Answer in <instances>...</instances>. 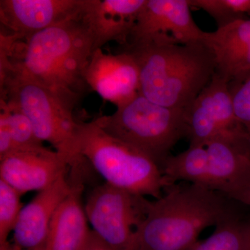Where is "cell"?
<instances>
[{
	"instance_id": "cell-2",
	"label": "cell",
	"mask_w": 250,
	"mask_h": 250,
	"mask_svg": "<svg viewBox=\"0 0 250 250\" xmlns=\"http://www.w3.org/2000/svg\"><path fill=\"white\" fill-rule=\"evenodd\" d=\"M123 51L137 64L139 93L174 109L187 111L215 72L213 54L202 42L180 45L145 38L130 41Z\"/></svg>"
},
{
	"instance_id": "cell-3",
	"label": "cell",
	"mask_w": 250,
	"mask_h": 250,
	"mask_svg": "<svg viewBox=\"0 0 250 250\" xmlns=\"http://www.w3.org/2000/svg\"><path fill=\"white\" fill-rule=\"evenodd\" d=\"M233 200L197 184H173L149 201L135 233L134 250H188L205 229L238 210Z\"/></svg>"
},
{
	"instance_id": "cell-8",
	"label": "cell",
	"mask_w": 250,
	"mask_h": 250,
	"mask_svg": "<svg viewBox=\"0 0 250 250\" xmlns=\"http://www.w3.org/2000/svg\"><path fill=\"white\" fill-rule=\"evenodd\" d=\"M150 200L104 183L95 188L84 205L93 231L116 250H134L135 233Z\"/></svg>"
},
{
	"instance_id": "cell-12",
	"label": "cell",
	"mask_w": 250,
	"mask_h": 250,
	"mask_svg": "<svg viewBox=\"0 0 250 250\" xmlns=\"http://www.w3.org/2000/svg\"><path fill=\"white\" fill-rule=\"evenodd\" d=\"M67 167L58 153L45 146L17 150L0 160V179L23 195L50 187L65 175Z\"/></svg>"
},
{
	"instance_id": "cell-6",
	"label": "cell",
	"mask_w": 250,
	"mask_h": 250,
	"mask_svg": "<svg viewBox=\"0 0 250 250\" xmlns=\"http://www.w3.org/2000/svg\"><path fill=\"white\" fill-rule=\"evenodd\" d=\"M80 154L106 182L142 197L160 198L166 184L159 164L134 146L104 131L95 121L80 123Z\"/></svg>"
},
{
	"instance_id": "cell-13",
	"label": "cell",
	"mask_w": 250,
	"mask_h": 250,
	"mask_svg": "<svg viewBox=\"0 0 250 250\" xmlns=\"http://www.w3.org/2000/svg\"><path fill=\"white\" fill-rule=\"evenodd\" d=\"M88 88L116 107L127 103L139 90V71L134 58L122 51L116 54L94 51L85 70Z\"/></svg>"
},
{
	"instance_id": "cell-10",
	"label": "cell",
	"mask_w": 250,
	"mask_h": 250,
	"mask_svg": "<svg viewBox=\"0 0 250 250\" xmlns=\"http://www.w3.org/2000/svg\"><path fill=\"white\" fill-rule=\"evenodd\" d=\"M188 0H147L130 41L159 37L175 44L202 42L205 31L194 21Z\"/></svg>"
},
{
	"instance_id": "cell-18",
	"label": "cell",
	"mask_w": 250,
	"mask_h": 250,
	"mask_svg": "<svg viewBox=\"0 0 250 250\" xmlns=\"http://www.w3.org/2000/svg\"><path fill=\"white\" fill-rule=\"evenodd\" d=\"M188 250H250V219L236 211L218 223L210 236Z\"/></svg>"
},
{
	"instance_id": "cell-23",
	"label": "cell",
	"mask_w": 250,
	"mask_h": 250,
	"mask_svg": "<svg viewBox=\"0 0 250 250\" xmlns=\"http://www.w3.org/2000/svg\"><path fill=\"white\" fill-rule=\"evenodd\" d=\"M14 152L12 138L6 122L0 116V160Z\"/></svg>"
},
{
	"instance_id": "cell-15",
	"label": "cell",
	"mask_w": 250,
	"mask_h": 250,
	"mask_svg": "<svg viewBox=\"0 0 250 250\" xmlns=\"http://www.w3.org/2000/svg\"><path fill=\"white\" fill-rule=\"evenodd\" d=\"M72 186L65 174L62 175L23 207L13 231L15 246L24 250H40L43 247L51 221Z\"/></svg>"
},
{
	"instance_id": "cell-4",
	"label": "cell",
	"mask_w": 250,
	"mask_h": 250,
	"mask_svg": "<svg viewBox=\"0 0 250 250\" xmlns=\"http://www.w3.org/2000/svg\"><path fill=\"white\" fill-rule=\"evenodd\" d=\"M166 187L179 182L197 184L246 205L250 192V147L248 132L189 145L168 156L161 166Z\"/></svg>"
},
{
	"instance_id": "cell-14",
	"label": "cell",
	"mask_w": 250,
	"mask_h": 250,
	"mask_svg": "<svg viewBox=\"0 0 250 250\" xmlns=\"http://www.w3.org/2000/svg\"><path fill=\"white\" fill-rule=\"evenodd\" d=\"M147 0H83L81 14L89 29L95 51L108 42L125 46Z\"/></svg>"
},
{
	"instance_id": "cell-9",
	"label": "cell",
	"mask_w": 250,
	"mask_h": 250,
	"mask_svg": "<svg viewBox=\"0 0 250 250\" xmlns=\"http://www.w3.org/2000/svg\"><path fill=\"white\" fill-rule=\"evenodd\" d=\"M187 137L190 145H201L247 130L235 116L228 81L215 73L186 111Z\"/></svg>"
},
{
	"instance_id": "cell-5",
	"label": "cell",
	"mask_w": 250,
	"mask_h": 250,
	"mask_svg": "<svg viewBox=\"0 0 250 250\" xmlns=\"http://www.w3.org/2000/svg\"><path fill=\"white\" fill-rule=\"evenodd\" d=\"M0 85L1 99L23 112L37 137L50 143L70 167L85 161L80 151V123L57 95L7 59L0 60Z\"/></svg>"
},
{
	"instance_id": "cell-1",
	"label": "cell",
	"mask_w": 250,
	"mask_h": 250,
	"mask_svg": "<svg viewBox=\"0 0 250 250\" xmlns=\"http://www.w3.org/2000/svg\"><path fill=\"white\" fill-rule=\"evenodd\" d=\"M81 10L26 41L0 40V58L12 62L72 111L88 88L85 72L95 51Z\"/></svg>"
},
{
	"instance_id": "cell-20",
	"label": "cell",
	"mask_w": 250,
	"mask_h": 250,
	"mask_svg": "<svg viewBox=\"0 0 250 250\" xmlns=\"http://www.w3.org/2000/svg\"><path fill=\"white\" fill-rule=\"evenodd\" d=\"M190 7L203 10L218 28L250 18V0H188Z\"/></svg>"
},
{
	"instance_id": "cell-7",
	"label": "cell",
	"mask_w": 250,
	"mask_h": 250,
	"mask_svg": "<svg viewBox=\"0 0 250 250\" xmlns=\"http://www.w3.org/2000/svg\"><path fill=\"white\" fill-rule=\"evenodd\" d=\"M186 111L161 106L137 93L108 116L94 120L113 137L142 151L161 166L176 143L187 136Z\"/></svg>"
},
{
	"instance_id": "cell-22",
	"label": "cell",
	"mask_w": 250,
	"mask_h": 250,
	"mask_svg": "<svg viewBox=\"0 0 250 250\" xmlns=\"http://www.w3.org/2000/svg\"><path fill=\"white\" fill-rule=\"evenodd\" d=\"M235 116L246 130L250 128V74L241 82L229 83Z\"/></svg>"
},
{
	"instance_id": "cell-19",
	"label": "cell",
	"mask_w": 250,
	"mask_h": 250,
	"mask_svg": "<svg viewBox=\"0 0 250 250\" xmlns=\"http://www.w3.org/2000/svg\"><path fill=\"white\" fill-rule=\"evenodd\" d=\"M0 116L4 118L9 127L14 143V152L44 147L43 142L36 136L27 116L19 108L1 98Z\"/></svg>"
},
{
	"instance_id": "cell-24",
	"label": "cell",
	"mask_w": 250,
	"mask_h": 250,
	"mask_svg": "<svg viewBox=\"0 0 250 250\" xmlns=\"http://www.w3.org/2000/svg\"><path fill=\"white\" fill-rule=\"evenodd\" d=\"M82 250H116L96 234L93 230L90 231L86 243Z\"/></svg>"
},
{
	"instance_id": "cell-17",
	"label": "cell",
	"mask_w": 250,
	"mask_h": 250,
	"mask_svg": "<svg viewBox=\"0 0 250 250\" xmlns=\"http://www.w3.org/2000/svg\"><path fill=\"white\" fill-rule=\"evenodd\" d=\"M82 184H74L71 192L59 206L40 250H82L91 230L85 214Z\"/></svg>"
},
{
	"instance_id": "cell-16",
	"label": "cell",
	"mask_w": 250,
	"mask_h": 250,
	"mask_svg": "<svg viewBox=\"0 0 250 250\" xmlns=\"http://www.w3.org/2000/svg\"><path fill=\"white\" fill-rule=\"evenodd\" d=\"M202 42L213 54L215 73L229 83L241 82L250 74V18L205 31Z\"/></svg>"
},
{
	"instance_id": "cell-21",
	"label": "cell",
	"mask_w": 250,
	"mask_h": 250,
	"mask_svg": "<svg viewBox=\"0 0 250 250\" xmlns=\"http://www.w3.org/2000/svg\"><path fill=\"white\" fill-rule=\"evenodd\" d=\"M21 195L0 179V246L7 243L23 208Z\"/></svg>"
},
{
	"instance_id": "cell-25",
	"label": "cell",
	"mask_w": 250,
	"mask_h": 250,
	"mask_svg": "<svg viewBox=\"0 0 250 250\" xmlns=\"http://www.w3.org/2000/svg\"><path fill=\"white\" fill-rule=\"evenodd\" d=\"M246 205L250 207V192L249 194V196L248 197V200H247Z\"/></svg>"
},
{
	"instance_id": "cell-11",
	"label": "cell",
	"mask_w": 250,
	"mask_h": 250,
	"mask_svg": "<svg viewBox=\"0 0 250 250\" xmlns=\"http://www.w3.org/2000/svg\"><path fill=\"white\" fill-rule=\"evenodd\" d=\"M83 0H1V34L26 41L80 12Z\"/></svg>"
}]
</instances>
